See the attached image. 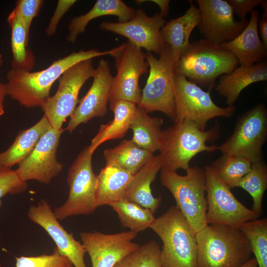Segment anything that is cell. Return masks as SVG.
<instances>
[{"label":"cell","instance_id":"6da1fadb","mask_svg":"<svg viewBox=\"0 0 267 267\" xmlns=\"http://www.w3.org/2000/svg\"><path fill=\"white\" fill-rule=\"evenodd\" d=\"M109 54V50L82 49L53 61L41 71L31 72L11 68L6 76L7 94L25 107H41L50 97L53 83L69 68L82 61Z\"/></svg>","mask_w":267,"mask_h":267},{"label":"cell","instance_id":"7a4b0ae2","mask_svg":"<svg viewBox=\"0 0 267 267\" xmlns=\"http://www.w3.org/2000/svg\"><path fill=\"white\" fill-rule=\"evenodd\" d=\"M220 136V124L203 131L194 122L182 120L162 132L160 146V156L162 169L175 171L178 169L185 171L190 167L191 159L202 152L211 153L218 150L216 144L207 145Z\"/></svg>","mask_w":267,"mask_h":267},{"label":"cell","instance_id":"3957f363","mask_svg":"<svg viewBox=\"0 0 267 267\" xmlns=\"http://www.w3.org/2000/svg\"><path fill=\"white\" fill-rule=\"evenodd\" d=\"M238 65L231 53L203 39L190 43L175 62L174 73L211 91L218 77L230 73Z\"/></svg>","mask_w":267,"mask_h":267},{"label":"cell","instance_id":"277c9868","mask_svg":"<svg viewBox=\"0 0 267 267\" xmlns=\"http://www.w3.org/2000/svg\"><path fill=\"white\" fill-rule=\"evenodd\" d=\"M195 238L196 267H240L251 259L249 243L238 228L209 224Z\"/></svg>","mask_w":267,"mask_h":267},{"label":"cell","instance_id":"5b68a950","mask_svg":"<svg viewBox=\"0 0 267 267\" xmlns=\"http://www.w3.org/2000/svg\"><path fill=\"white\" fill-rule=\"evenodd\" d=\"M150 228L163 242L161 267H196L195 234L176 205L156 218Z\"/></svg>","mask_w":267,"mask_h":267},{"label":"cell","instance_id":"8992f818","mask_svg":"<svg viewBox=\"0 0 267 267\" xmlns=\"http://www.w3.org/2000/svg\"><path fill=\"white\" fill-rule=\"evenodd\" d=\"M185 171L186 175L181 176L175 171L161 169V183L171 192L176 206L195 234L208 225L205 173L197 166L190 167Z\"/></svg>","mask_w":267,"mask_h":267},{"label":"cell","instance_id":"52a82bcc","mask_svg":"<svg viewBox=\"0 0 267 267\" xmlns=\"http://www.w3.org/2000/svg\"><path fill=\"white\" fill-rule=\"evenodd\" d=\"M149 75L142 90L137 107L147 113L162 112L174 121L176 107L174 94L175 58L170 47L166 46L159 58L149 52L145 53Z\"/></svg>","mask_w":267,"mask_h":267},{"label":"cell","instance_id":"ba28073f","mask_svg":"<svg viewBox=\"0 0 267 267\" xmlns=\"http://www.w3.org/2000/svg\"><path fill=\"white\" fill-rule=\"evenodd\" d=\"M86 147L70 167L67 178L69 194L65 203L53 211L58 220L93 213L96 207L97 175L92 170V156Z\"/></svg>","mask_w":267,"mask_h":267},{"label":"cell","instance_id":"9c48e42d","mask_svg":"<svg viewBox=\"0 0 267 267\" xmlns=\"http://www.w3.org/2000/svg\"><path fill=\"white\" fill-rule=\"evenodd\" d=\"M267 138V109L260 103L238 117L233 134L218 146V150L252 163L263 160L262 147Z\"/></svg>","mask_w":267,"mask_h":267},{"label":"cell","instance_id":"30bf717a","mask_svg":"<svg viewBox=\"0 0 267 267\" xmlns=\"http://www.w3.org/2000/svg\"><path fill=\"white\" fill-rule=\"evenodd\" d=\"M176 117L174 122L189 120L206 130L208 122L216 117L229 118L235 111L234 106H219L213 101L210 90L205 91L185 77L175 75Z\"/></svg>","mask_w":267,"mask_h":267},{"label":"cell","instance_id":"8fae6325","mask_svg":"<svg viewBox=\"0 0 267 267\" xmlns=\"http://www.w3.org/2000/svg\"><path fill=\"white\" fill-rule=\"evenodd\" d=\"M109 55L115 59L117 71L110 90L109 104L123 100L138 105L142 95L139 78L147 73L149 67L145 53L128 41L110 49Z\"/></svg>","mask_w":267,"mask_h":267},{"label":"cell","instance_id":"7c38bea8","mask_svg":"<svg viewBox=\"0 0 267 267\" xmlns=\"http://www.w3.org/2000/svg\"><path fill=\"white\" fill-rule=\"evenodd\" d=\"M208 224H219L238 228L260 216L238 200L210 165H205Z\"/></svg>","mask_w":267,"mask_h":267},{"label":"cell","instance_id":"4fadbf2b","mask_svg":"<svg viewBox=\"0 0 267 267\" xmlns=\"http://www.w3.org/2000/svg\"><path fill=\"white\" fill-rule=\"evenodd\" d=\"M95 70L92 59H89L74 64L60 77L56 92L41 106L53 129H62L63 123L76 107L82 87L89 78L93 77Z\"/></svg>","mask_w":267,"mask_h":267},{"label":"cell","instance_id":"5bb4252c","mask_svg":"<svg viewBox=\"0 0 267 267\" xmlns=\"http://www.w3.org/2000/svg\"><path fill=\"white\" fill-rule=\"evenodd\" d=\"M165 23V19L159 12L149 16L139 8L135 10L134 15L130 20L125 22L103 21L99 28L125 37L136 46L160 55L166 46L161 34Z\"/></svg>","mask_w":267,"mask_h":267},{"label":"cell","instance_id":"9a60e30c","mask_svg":"<svg viewBox=\"0 0 267 267\" xmlns=\"http://www.w3.org/2000/svg\"><path fill=\"white\" fill-rule=\"evenodd\" d=\"M64 131L50 127L41 137L31 154L15 170L22 180L49 184L62 172L63 165L57 161L56 153Z\"/></svg>","mask_w":267,"mask_h":267},{"label":"cell","instance_id":"2e32d148","mask_svg":"<svg viewBox=\"0 0 267 267\" xmlns=\"http://www.w3.org/2000/svg\"><path fill=\"white\" fill-rule=\"evenodd\" d=\"M200 13L199 30L205 39L218 44L236 38L248 20L236 21L230 5L225 0H196Z\"/></svg>","mask_w":267,"mask_h":267},{"label":"cell","instance_id":"e0dca14e","mask_svg":"<svg viewBox=\"0 0 267 267\" xmlns=\"http://www.w3.org/2000/svg\"><path fill=\"white\" fill-rule=\"evenodd\" d=\"M80 236L82 244L90 257L92 267H113L140 246L132 241L137 233L131 231L113 234L96 231L82 232Z\"/></svg>","mask_w":267,"mask_h":267},{"label":"cell","instance_id":"ac0fdd59","mask_svg":"<svg viewBox=\"0 0 267 267\" xmlns=\"http://www.w3.org/2000/svg\"><path fill=\"white\" fill-rule=\"evenodd\" d=\"M92 78L90 89L79 101L64 130L69 133H72L80 124L87 123L94 118H102L107 113L114 79L108 61L103 59L99 61Z\"/></svg>","mask_w":267,"mask_h":267},{"label":"cell","instance_id":"d6986e66","mask_svg":"<svg viewBox=\"0 0 267 267\" xmlns=\"http://www.w3.org/2000/svg\"><path fill=\"white\" fill-rule=\"evenodd\" d=\"M27 215L31 221L48 233L59 252L66 256L74 267H87L84 260L87 252L84 246L75 239L73 233L68 232L61 225L45 200L42 199L37 205L31 206Z\"/></svg>","mask_w":267,"mask_h":267},{"label":"cell","instance_id":"ffe728a7","mask_svg":"<svg viewBox=\"0 0 267 267\" xmlns=\"http://www.w3.org/2000/svg\"><path fill=\"white\" fill-rule=\"evenodd\" d=\"M259 18L258 11L253 10L244 30L234 39L220 44L236 58L240 66H251L265 61L267 57V48L259 35Z\"/></svg>","mask_w":267,"mask_h":267},{"label":"cell","instance_id":"44dd1931","mask_svg":"<svg viewBox=\"0 0 267 267\" xmlns=\"http://www.w3.org/2000/svg\"><path fill=\"white\" fill-rule=\"evenodd\" d=\"M215 88L227 106H233L241 91L250 85L267 80L266 60L249 66H239L229 73L221 76Z\"/></svg>","mask_w":267,"mask_h":267},{"label":"cell","instance_id":"7402d4cb","mask_svg":"<svg viewBox=\"0 0 267 267\" xmlns=\"http://www.w3.org/2000/svg\"><path fill=\"white\" fill-rule=\"evenodd\" d=\"M162 169V162L160 155H154L133 176L123 198L149 209L154 214L160 205L162 198L153 196L150 185Z\"/></svg>","mask_w":267,"mask_h":267},{"label":"cell","instance_id":"603a6c76","mask_svg":"<svg viewBox=\"0 0 267 267\" xmlns=\"http://www.w3.org/2000/svg\"><path fill=\"white\" fill-rule=\"evenodd\" d=\"M189 1L190 6L182 15L171 19L161 30L162 38L171 49L176 61L188 46L191 34L200 21L199 8L192 0Z\"/></svg>","mask_w":267,"mask_h":267},{"label":"cell","instance_id":"cb8c5ba5","mask_svg":"<svg viewBox=\"0 0 267 267\" xmlns=\"http://www.w3.org/2000/svg\"><path fill=\"white\" fill-rule=\"evenodd\" d=\"M114 113L113 119L106 124H101L98 132L89 146L93 153L103 142L121 138L125 136L134 120L137 111V105L133 102L118 100L110 104Z\"/></svg>","mask_w":267,"mask_h":267},{"label":"cell","instance_id":"d4e9b609","mask_svg":"<svg viewBox=\"0 0 267 267\" xmlns=\"http://www.w3.org/2000/svg\"><path fill=\"white\" fill-rule=\"evenodd\" d=\"M135 10L121 0H97L93 7L87 13L73 18L68 28L69 35L67 40L75 43L78 36L84 33L88 23L97 17L113 15L118 17V22H125L132 19Z\"/></svg>","mask_w":267,"mask_h":267},{"label":"cell","instance_id":"484cf974","mask_svg":"<svg viewBox=\"0 0 267 267\" xmlns=\"http://www.w3.org/2000/svg\"><path fill=\"white\" fill-rule=\"evenodd\" d=\"M50 127L48 120L44 115L32 127L21 131L10 146L0 153V168H11L23 161Z\"/></svg>","mask_w":267,"mask_h":267},{"label":"cell","instance_id":"4316f807","mask_svg":"<svg viewBox=\"0 0 267 267\" xmlns=\"http://www.w3.org/2000/svg\"><path fill=\"white\" fill-rule=\"evenodd\" d=\"M133 175L114 166H105L97 175L96 207L110 205L124 197Z\"/></svg>","mask_w":267,"mask_h":267},{"label":"cell","instance_id":"83f0119b","mask_svg":"<svg viewBox=\"0 0 267 267\" xmlns=\"http://www.w3.org/2000/svg\"><path fill=\"white\" fill-rule=\"evenodd\" d=\"M106 166H114L134 175L154 156L153 153L137 145L132 139H125L118 145L103 152Z\"/></svg>","mask_w":267,"mask_h":267},{"label":"cell","instance_id":"f1b7e54d","mask_svg":"<svg viewBox=\"0 0 267 267\" xmlns=\"http://www.w3.org/2000/svg\"><path fill=\"white\" fill-rule=\"evenodd\" d=\"M164 120L159 117H151L137 107L136 115L130 129L133 131L132 140L139 147L152 153L159 150Z\"/></svg>","mask_w":267,"mask_h":267},{"label":"cell","instance_id":"f546056e","mask_svg":"<svg viewBox=\"0 0 267 267\" xmlns=\"http://www.w3.org/2000/svg\"><path fill=\"white\" fill-rule=\"evenodd\" d=\"M7 21L11 31V67L30 72L34 66L35 59L31 51L26 48L28 39L21 20L14 9L9 13Z\"/></svg>","mask_w":267,"mask_h":267},{"label":"cell","instance_id":"4dcf8cb0","mask_svg":"<svg viewBox=\"0 0 267 267\" xmlns=\"http://www.w3.org/2000/svg\"><path fill=\"white\" fill-rule=\"evenodd\" d=\"M109 206L117 213L122 226L136 233L150 228L156 219L151 210L124 198Z\"/></svg>","mask_w":267,"mask_h":267},{"label":"cell","instance_id":"1f68e13d","mask_svg":"<svg viewBox=\"0 0 267 267\" xmlns=\"http://www.w3.org/2000/svg\"><path fill=\"white\" fill-rule=\"evenodd\" d=\"M237 187L251 196L253 200L251 210L260 217L263 214V198L267 188V166L263 160L252 163L251 170L241 179Z\"/></svg>","mask_w":267,"mask_h":267},{"label":"cell","instance_id":"d6a6232c","mask_svg":"<svg viewBox=\"0 0 267 267\" xmlns=\"http://www.w3.org/2000/svg\"><path fill=\"white\" fill-rule=\"evenodd\" d=\"M252 163L239 156L223 154L210 165L219 178L229 188L237 187L251 169Z\"/></svg>","mask_w":267,"mask_h":267},{"label":"cell","instance_id":"836d02e7","mask_svg":"<svg viewBox=\"0 0 267 267\" xmlns=\"http://www.w3.org/2000/svg\"><path fill=\"white\" fill-rule=\"evenodd\" d=\"M238 229L247 239L259 267H267V218L242 223Z\"/></svg>","mask_w":267,"mask_h":267},{"label":"cell","instance_id":"e575fe53","mask_svg":"<svg viewBox=\"0 0 267 267\" xmlns=\"http://www.w3.org/2000/svg\"><path fill=\"white\" fill-rule=\"evenodd\" d=\"M160 252L158 244L155 240H150L140 245L113 267H160Z\"/></svg>","mask_w":267,"mask_h":267},{"label":"cell","instance_id":"d590c367","mask_svg":"<svg viewBox=\"0 0 267 267\" xmlns=\"http://www.w3.org/2000/svg\"><path fill=\"white\" fill-rule=\"evenodd\" d=\"M15 267H74L71 262L55 247L50 254L16 257Z\"/></svg>","mask_w":267,"mask_h":267},{"label":"cell","instance_id":"8d00e7d4","mask_svg":"<svg viewBox=\"0 0 267 267\" xmlns=\"http://www.w3.org/2000/svg\"><path fill=\"white\" fill-rule=\"evenodd\" d=\"M27 187V181L22 180L15 170L0 168V208L2 197L7 194H20L25 191Z\"/></svg>","mask_w":267,"mask_h":267},{"label":"cell","instance_id":"74e56055","mask_svg":"<svg viewBox=\"0 0 267 267\" xmlns=\"http://www.w3.org/2000/svg\"><path fill=\"white\" fill-rule=\"evenodd\" d=\"M43 3L44 1L42 0H19L16 1L14 9L21 20L28 39L32 20L38 15Z\"/></svg>","mask_w":267,"mask_h":267},{"label":"cell","instance_id":"f35d334b","mask_svg":"<svg viewBox=\"0 0 267 267\" xmlns=\"http://www.w3.org/2000/svg\"><path fill=\"white\" fill-rule=\"evenodd\" d=\"M76 1L75 0H59L58 1L53 16L45 30V33L47 36H52L55 33L59 20Z\"/></svg>","mask_w":267,"mask_h":267},{"label":"cell","instance_id":"ab89813d","mask_svg":"<svg viewBox=\"0 0 267 267\" xmlns=\"http://www.w3.org/2000/svg\"><path fill=\"white\" fill-rule=\"evenodd\" d=\"M262 0H228L233 13L241 19H246L248 12H251L254 8L260 5Z\"/></svg>","mask_w":267,"mask_h":267},{"label":"cell","instance_id":"60d3db41","mask_svg":"<svg viewBox=\"0 0 267 267\" xmlns=\"http://www.w3.org/2000/svg\"><path fill=\"white\" fill-rule=\"evenodd\" d=\"M258 29L259 36L265 47L267 48V12H264L258 22Z\"/></svg>","mask_w":267,"mask_h":267},{"label":"cell","instance_id":"b9f144b4","mask_svg":"<svg viewBox=\"0 0 267 267\" xmlns=\"http://www.w3.org/2000/svg\"><path fill=\"white\" fill-rule=\"evenodd\" d=\"M156 4L160 8L159 12L164 17L166 16L169 11L170 0H150Z\"/></svg>","mask_w":267,"mask_h":267},{"label":"cell","instance_id":"7bdbcfd3","mask_svg":"<svg viewBox=\"0 0 267 267\" xmlns=\"http://www.w3.org/2000/svg\"><path fill=\"white\" fill-rule=\"evenodd\" d=\"M7 94L6 84H3L0 81V116L4 113L3 101L4 97Z\"/></svg>","mask_w":267,"mask_h":267},{"label":"cell","instance_id":"ee69618b","mask_svg":"<svg viewBox=\"0 0 267 267\" xmlns=\"http://www.w3.org/2000/svg\"><path fill=\"white\" fill-rule=\"evenodd\" d=\"M257 262L255 258H251L248 262L240 267H258Z\"/></svg>","mask_w":267,"mask_h":267},{"label":"cell","instance_id":"f6af8a7d","mask_svg":"<svg viewBox=\"0 0 267 267\" xmlns=\"http://www.w3.org/2000/svg\"><path fill=\"white\" fill-rule=\"evenodd\" d=\"M264 10V12H267V0H262L260 4Z\"/></svg>","mask_w":267,"mask_h":267},{"label":"cell","instance_id":"bcb514c9","mask_svg":"<svg viewBox=\"0 0 267 267\" xmlns=\"http://www.w3.org/2000/svg\"><path fill=\"white\" fill-rule=\"evenodd\" d=\"M2 55L1 54L0 55V66L2 64Z\"/></svg>","mask_w":267,"mask_h":267},{"label":"cell","instance_id":"7dc6e473","mask_svg":"<svg viewBox=\"0 0 267 267\" xmlns=\"http://www.w3.org/2000/svg\"><path fill=\"white\" fill-rule=\"evenodd\" d=\"M0 267H2L1 266V265H0Z\"/></svg>","mask_w":267,"mask_h":267},{"label":"cell","instance_id":"c3c4849f","mask_svg":"<svg viewBox=\"0 0 267 267\" xmlns=\"http://www.w3.org/2000/svg\"><path fill=\"white\" fill-rule=\"evenodd\" d=\"M1 54L0 53V55Z\"/></svg>","mask_w":267,"mask_h":267},{"label":"cell","instance_id":"681fc988","mask_svg":"<svg viewBox=\"0 0 267 267\" xmlns=\"http://www.w3.org/2000/svg\"></svg>","mask_w":267,"mask_h":267}]
</instances>
